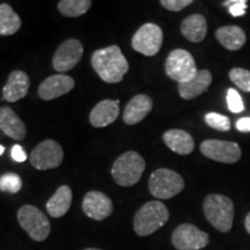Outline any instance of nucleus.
Masks as SVG:
<instances>
[{
    "mask_svg": "<svg viewBox=\"0 0 250 250\" xmlns=\"http://www.w3.org/2000/svg\"><path fill=\"white\" fill-rule=\"evenodd\" d=\"M120 116V101L103 100L89 114V122L94 127H104L114 123Z\"/></svg>",
    "mask_w": 250,
    "mask_h": 250,
    "instance_id": "f3484780",
    "label": "nucleus"
},
{
    "mask_svg": "<svg viewBox=\"0 0 250 250\" xmlns=\"http://www.w3.org/2000/svg\"><path fill=\"white\" fill-rule=\"evenodd\" d=\"M85 250H101V249H98V248H87Z\"/></svg>",
    "mask_w": 250,
    "mask_h": 250,
    "instance_id": "c9c22d12",
    "label": "nucleus"
},
{
    "mask_svg": "<svg viewBox=\"0 0 250 250\" xmlns=\"http://www.w3.org/2000/svg\"><path fill=\"white\" fill-rule=\"evenodd\" d=\"M64 152L62 146L52 139L40 143L29 155V161L34 168L39 170L55 169L62 165Z\"/></svg>",
    "mask_w": 250,
    "mask_h": 250,
    "instance_id": "6e6552de",
    "label": "nucleus"
},
{
    "mask_svg": "<svg viewBox=\"0 0 250 250\" xmlns=\"http://www.w3.org/2000/svg\"><path fill=\"white\" fill-rule=\"evenodd\" d=\"M164 33L155 23H145L136 31L132 37V48L134 51L144 56L152 57L160 51Z\"/></svg>",
    "mask_w": 250,
    "mask_h": 250,
    "instance_id": "1a4fd4ad",
    "label": "nucleus"
},
{
    "mask_svg": "<svg viewBox=\"0 0 250 250\" xmlns=\"http://www.w3.org/2000/svg\"><path fill=\"white\" fill-rule=\"evenodd\" d=\"M166 74L179 83H188L198 73L196 62L189 51L175 49L168 55L165 65Z\"/></svg>",
    "mask_w": 250,
    "mask_h": 250,
    "instance_id": "0eeeda50",
    "label": "nucleus"
},
{
    "mask_svg": "<svg viewBox=\"0 0 250 250\" xmlns=\"http://www.w3.org/2000/svg\"><path fill=\"white\" fill-rule=\"evenodd\" d=\"M228 76L240 89L246 93H250V71L241 67H235L229 71Z\"/></svg>",
    "mask_w": 250,
    "mask_h": 250,
    "instance_id": "a878e982",
    "label": "nucleus"
},
{
    "mask_svg": "<svg viewBox=\"0 0 250 250\" xmlns=\"http://www.w3.org/2000/svg\"><path fill=\"white\" fill-rule=\"evenodd\" d=\"M145 168L146 162L138 152H125L112 165V179L121 187H132L142 179Z\"/></svg>",
    "mask_w": 250,
    "mask_h": 250,
    "instance_id": "20e7f679",
    "label": "nucleus"
},
{
    "mask_svg": "<svg viewBox=\"0 0 250 250\" xmlns=\"http://www.w3.org/2000/svg\"><path fill=\"white\" fill-rule=\"evenodd\" d=\"M164 142L168 148L180 155L190 154L195 148L191 134L180 129H171L164 133Z\"/></svg>",
    "mask_w": 250,
    "mask_h": 250,
    "instance_id": "aec40b11",
    "label": "nucleus"
},
{
    "mask_svg": "<svg viewBox=\"0 0 250 250\" xmlns=\"http://www.w3.org/2000/svg\"><path fill=\"white\" fill-rule=\"evenodd\" d=\"M0 130L14 140H23L27 134L22 120L9 107H0Z\"/></svg>",
    "mask_w": 250,
    "mask_h": 250,
    "instance_id": "a211bd4d",
    "label": "nucleus"
},
{
    "mask_svg": "<svg viewBox=\"0 0 250 250\" xmlns=\"http://www.w3.org/2000/svg\"><path fill=\"white\" fill-rule=\"evenodd\" d=\"M181 33L188 41L199 43L205 39L208 33V22L202 14H191L181 23Z\"/></svg>",
    "mask_w": 250,
    "mask_h": 250,
    "instance_id": "412c9836",
    "label": "nucleus"
},
{
    "mask_svg": "<svg viewBox=\"0 0 250 250\" xmlns=\"http://www.w3.org/2000/svg\"><path fill=\"white\" fill-rule=\"evenodd\" d=\"M153 101L145 94H138L125 105L123 121L127 125H136L142 122L151 112Z\"/></svg>",
    "mask_w": 250,
    "mask_h": 250,
    "instance_id": "dca6fc26",
    "label": "nucleus"
},
{
    "mask_svg": "<svg viewBox=\"0 0 250 250\" xmlns=\"http://www.w3.org/2000/svg\"><path fill=\"white\" fill-rule=\"evenodd\" d=\"M83 211L93 220H104L114 211L111 199L101 191H89L83 201Z\"/></svg>",
    "mask_w": 250,
    "mask_h": 250,
    "instance_id": "ddd939ff",
    "label": "nucleus"
},
{
    "mask_svg": "<svg viewBox=\"0 0 250 250\" xmlns=\"http://www.w3.org/2000/svg\"><path fill=\"white\" fill-rule=\"evenodd\" d=\"M83 55V46L77 39H70L62 42L56 50L52 57V66L62 74L73 68L80 62Z\"/></svg>",
    "mask_w": 250,
    "mask_h": 250,
    "instance_id": "f8f14e48",
    "label": "nucleus"
},
{
    "mask_svg": "<svg viewBox=\"0 0 250 250\" xmlns=\"http://www.w3.org/2000/svg\"><path fill=\"white\" fill-rule=\"evenodd\" d=\"M215 39L224 46L230 51L240 50L246 44V33L242 28L237 26H224L218 28L215 31Z\"/></svg>",
    "mask_w": 250,
    "mask_h": 250,
    "instance_id": "4be33fe9",
    "label": "nucleus"
},
{
    "mask_svg": "<svg viewBox=\"0 0 250 250\" xmlns=\"http://www.w3.org/2000/svg\"><path fill=\"white\" fill-rule=\"evenodd\" d=\"M160 4L171 12H180L192 4V0H161Z\"/></svg>",
    "mask_w": 250,
    "mask_h": 250,
    "instance_id": "7c9ffc66",
    "label": "nucleus"
},
{
    "mask_svg": "<svg viewBox=\"0 0 250 250\" xmlns=\"http://www.w3.org/2000/svg\"><path fill=\"white\" fill-rule=\"evenodd\" d=\"M212 83V74L208 70H198L197 76L188 83H179L180 96L184 100H193L202 95L203 93L208 92V87Z\"/></svg>",
    "mask_w": 250,
    "mask_h": 250,
    "instance_id": "6ab92c4d",
    "label": "nucleus"
},
{
    "mask_svg": "<svg viewBox=\"0 0 250 250\" xmlns=\"http://www.w3.org/2000/svg\"><path fill=\"white\" fill-rule=\"evenodd\" d=\"M247 4H248L247 0H227L223 2V5L228 7V11L234 18L243 17L246 14Z\"/></svg>",
    "mask_w": 250,
    "mask_h": 250,
    "instance_id": "c756f323",
    "label": "nucleus"
},
{
    "mask_svg": "<svg viewBox=\"0 0 250 250\" xmlns=\"http://www.w3.org/2000/svg\"><path fill=\"white\" fill-rule=\"evenodd\" d=\"M245 227H246V230L250 234V212L248 214H247L246 217V220H245Z\"/></svg>",
    "mask_w": 250,
    "mask_h": 250,
    "instance_id": "72a5a7b5",
    "label": "nucleus"
},
{
    "mask_svg": "<svg viewBox=\"0 0 250 250\" xmlns=\"http://www.w3.org/2000/svg\"><path fill=\"white\" fill-rule=\"evenodd\" d=\"M4 151H5V147L2 145H0V155H1L2 153H4Z\"/></svg>",
    "mask_w": 250,
    "mask_h": 250,
    "instance_id": "f704fd0d",
    "label": "nucleus"
},
{
    "mask_svg": "<svg viewBox=\"0 0 250 250\" xmlns=\"http://www.w3.org/2000/svg\"><path fill=\"white\" fill-rule=\"evenodd\" d=\"M201 152L211 160L223 164H235L241 159V148L239 144L225 140L208 139L201 144Z\"/></svg>",
    "mask_w": 250,
    "mask_h": 250,
    "instance_id": "9b49d317",
    "label": "nucleus"
},
{
    "mask_svg": "<svg viewBox=\"0 0 250 250\" xmlns=\"http://www.w3.org/2000/svg\"><path fill=\"white\" fill-rule=\"evenodd\" d=\"M210 242V236L192 224H182L175 228L171 243L177 250H199Z\"/></svg>",
    "mask_w": 250,
    "mask_h": 250,
    "instance_id": "9d476101",
    "label": "nucleus"
},
{
    "mask_svg": "<svg viewBox=\"0 0 250 250\" xmlns=\"http://www.w3.org/2000/svg\"><path fill=\"white\" fill-rule=\"evenodd\" d=\"M30 87V79L26 72L15 70L8 76V80L2 88V99L7 102H17L23 99Z\"/></svg>",
    "mask_w": 250,
    "mask_h": 250,
    "instance_id": "2eb2a0df",
    "label": "nucleus"
},
{
    "mask_svg": "<svg viewBox=\"0 0 250 250\" xmlns=\"http://www.w3.org/2000/svg\"><path fill=\"white\" fill-rule=\"evenodd\" d=\"M12 158L17 162H23L27 160V153L20 145H14L12 147Z\"/></svg>",
    "mask_w": 250,
    "mask_h": 250,
    "instance_id": "2f4dec72",
    "label": "nucleus"
},
{
    "mask_svg": "<svg viewBox=\"0 0 250 250\" xmlns=\"http://www.w3.org/2000/svg\"><path fill=\"white\" fill-rule=\"evenodd\" d=\"M18 221L34 241L46 240L51 230V225L46 215L33 205H23L18 212Z\"/></svg>",
    "mask_w": 250,
    "mask_h": 250,
    "instance_id": "423d86ee",
    "label": "nucleus"
},
{
    "mask_svg": "<svg viewBox=\"0 0 250 250\" xmlns=\"http://www.w3.org/2000/svg\"><path fill=\"white\" fill-rule=\"evenodd\" d=\"M227 104L228 109L234 114H240L245 110V104H243L241 95L234 88L227 90Z\"/></svg>",
    "mask_w": 250,
    "mask_h": 250,
    "instance_id": "c85d7f7f",
    "label": "nucleus"
},
{
    "mask_svg": "<svg viewBox=\"0 0 250 250\" xmlns=\"http://www.w3.org/2000/svg\"><path fill=\"white\" fill-rule=\"evenodd\" d=\"M72 204V190L68 186H62L46 203V211L52 218H61L67 213Z\"/></svg>",
    "mask_w": 250,
    "mask_h": 250,
    "instance_id": "5701e85b",
    "label": "nucleus"
},
{
    "mask_svg": "<svg viewBox=\"0 0 250 250\" xmlns=\"http://www.w3.org/2000/svg\"><path fill=\"white\" fill-rule=\"evenodd\" d=\"M90 6V0H62L58 2V11L64 17L78 18L85 14Z\"/></svg>",
    "mask_w": 250,
    "mask_h": 250,
    "instance_id": "393cba45",
    "label": "nucleus"
},
{
    "mask_svg": "<svg viewBox=\"0 0 250 250\" xmlns=\"http://www.w3.org/2000/svg\"><path fill=\"white\" fill-rule=\"evenodd\" d=\"M90 62L96 74L108 83H121L129 71V62L118 45L94 51Z\"/></svg>",
    "mask_w": 250,
    "mask_h": 250,
    "instance_id": "f257e3e1",
    "label": "nucleus"
},
{
    "mask_svg": "<svg viewBox=\"0 0 250 250\" xmlns=\"http://www.w3.org/2000/svg\"><path fill=\"white\" fill-rule=\"evenodd\" d=\"M203 210L208 221L221 233L232 229L234 219V204L232 199L224 195L212 193L205 197Z\"/></svg>",
    "mask_w": 250,
    "mask_h": 250,
    "instance_id": "f03ea898",
    "label": "nucleus"
},
{
    "mask_svg": "<svg viewBox=\"0 0 250 250\" xmlns=\"http://www.w3.org/2000/svg\"><path fill=\"white\" fill-rule=\"evenodd\" d=\"M22 188V181L20 176L14 173L4 174L0 177V190L4 192L17 193Z\"/></svg>",
    "mask_w": 250,
    "mask_h": 250,
    "instance_id": "cd10ccee",
    "label": "nucleus"
},
{
    "mask_svg": "<svg viewBox=\"0 0 250 250\" xmlns=\"http://www.w3.org/2000/svg\"><path fill=\"white\" fill-rule=\"evenodd\" d=\"M236 129L239 130L240 132L243 133L250 132V117L240 118V120L236 122Z\"/></svg>",
    "mask_w": 250,
    "mask_h": 250,
    "instance_id": "473e14b6",
    "label": "nucleus"
},
{
    "mask_svg": "<svg viewBox=\"0 0 250 250\" xmlns=\"http://www.w3.org/2000/svg\"><path fill=\"white\" fill-rule=\"evenodd\" d=\"M21 19L8 4H0V36H11L21 28Z\"/></svg>",
    "mask_w": 250,
    "mask_h": 250,
    "instance_id": "b1692460",
    "label": "nucleus"
},
{
    "mask_svg": "<svg viewBox=\"0 0 250 250\" xmlns=\"http://www.w3.org/2000/svg\"><path fill=\"white\" fill-rule=\"evenodd\" d=\"M74 79L66 74H55L43 81L39 87V96L44 101L55 100L74 88Z\"/></svg>",
    "mask_w": 250,
    "mask_h": 250,
    "instance_id": "4468645a",
    "label": "nucleus"
},
{
    "mask_svg": "<svg viewBox=\"0 0 250 250\" xmlns=\"http://www.w3.org/2000/svg\"><path fill=\"white\" fill-rule=\"evenodd\" d=\"M169 219V211L164 203L147 202L139 208L133 219L134 232L139 236H148L164 226Z\"/></svg>",
    "mask_w": 250,
    "mask_h": 250,
    "instance_id": "7ed1b4c3",
    "label": "nucleus"
},
{
    "mask_svg": "<svg viewBox=\"0 0 250 250\" xmlns=\"http://www.w3.org/2000/svg\"><path fill=\"white\" fill-rule=\"evenodd\" d=\"M148 189L155 198L170 199L184 189V180L176 171L159 168L151 174Z\"/></svg>",
    "mask_w": 250,
    "mask_h": 250,
    "instance_id": "39448f33",
    "label": "nucleus"
},
{
    "mask_svg": "<svg viewBox=\"0 0 250 250\" xmlns=\"http://www.w3.org/2000/svg\"><path fill=\"white\" fill-rule=\"evenodd\" d=\"M205 123L212 129L220 131V132H227L230 130V121L225 115L218 114V112H208L205 115Z\"/></svg>",
    "mask_w": 250,
    "mask_h": 250,
    "instance_id": "bb28decb",
    "label": "nucleus"
}]
</instances>
